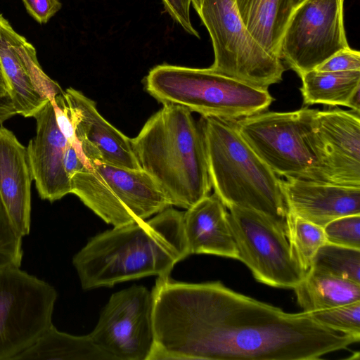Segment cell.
<instances>
[{
    "label": "cell",
    "instance_id": "1",
    "mask_svg": "<svg viewBox=\"0 0 360 360\" xmlns=\"http://www.w3.org/2000/svg\"><path fill=\"white\" fill-rule=\"evenodd\" d=\"M151 292L154 343L148 360H316L360 340L220 281L158 277Z\"/></svg>",
    "mask_w": 360,
    "mask_h": 360
},
{
    "label": "cell",
    "instance_id": "2",
    "mask_svg": "<svg viewBox=\"0 0 360 360\" xmlns=\"http://www.w3.org/2000/svg\"><path fill=\"white\" fill-rule=\"evenodd\" d=\"M183 216L170 206L148 220L114 226L92 237L72 258L82 288L170 276L174 265L189 255Z\"/></svg>",
    "mask_w": 360,
    "mask_h": 360
},
{
    "label": "cell",
    "instance_id": "3",
    "mask_svg": "<svg viewBox=\"0 0 360 360\" xmlns=\"http://www.w3.org/2000/svg\"><path fill=\"white\" fill-rule=\"evenodd\" d=\"M131 143L141 169L154 179L172 206L187 210L210 195L203 134L188 109L162 105Z\"/></svg>",
    "mask_w": 360,
    "mask_h": 360
},
{
    "label": "cell",
    "instance_id": "4",
    "mask_svg": "<svg viewBox=\"0 0 360 360\" xmlns=\"http://www.w3.org/2000/svg\"><path fill=\"white\" fill-rule=\"evenodd\" d=\"M208 172L224 206L262 212L285 231L288 209L281 178L252 150L232 122L201 116Z\"/></svg>",
    "mask_w": 360,
    "mask_h": 360
},
{
    "label": "cell",
    "instance_id": "5",
    "mask_svg": "<svg viewBox=\"0 0 360 360\" xmlns=\"http://www.w3.org/2000/svg\"><path fill=\"white\" fill-rule=\"evenodd\" d=\"M145 88L162 105H180L201 116L229 122L266 111L274 100L268 89L249 85L209 68L158 65L146 77Z\"/></svg>",
    "mask_w": 360,
    "mask_h": 360
},
{
    "label": "cell",
    "instance_id": "6",
    "mask_svg": "<svg viewBox=\"0 0 360 360\" xmlns=\"http://www.w3.org/2000/svg\"><path fill=\"white\" fill-rule=\"evenodd\" d=\"M212 44L213 72L268 89L283 79V61L270 56L247 30L236 0H191Z\"/></svg>",
    "mask_w": 360,
    "mask_h": 360
},
{
    "label": "cell",
    "instance_id": "7",
    "mask_svg": "<svg viewBox=\"0 0 360 360\" xmlns=\"http://www.w3.org/2000/svg\"><path fill=\"white\" fill-rule=\"evenodd\" d=\"M71 193L113 226L146 220L172 206L143 169L94 162L70 177Z\"/></svg>",
    "mask_w": 360,
    "mask_h": 360
},
{
    "label": "cell",
    "instance_id": "8",
    "mask_svg": "<svg viewBox=\"0 0 360 360\" xmlns=\"http://www.w3.org/2000/svg\"><path fill=\"white\" fill-rule=\"evenodd\" d=\"M56 299L49 283L0 264V360H14L53 324Z\"/></svg>",
    "mask_w": 360,
    "mask_h": 360
},
{
    "label": "cell",
    "instance_id": "9",
    "mask_svg": "<svg viewBox=\"0 0 360 360\" xmlns=\"http://www.w3.org/2000/svg\"><path fill=\"white\" fill-rule=\"evenodd\" d=\"M315 109L263 111L232 122L252 150L278 177L314 180L316 160L306 134Z\"/></svg>",
    "mask_w": 360,
    "mask_h": 360
},
{
    "label": "cell",
    "instance_id": "10",
    "mask_svg": "<svg viewBox=\"0 0 360 360\" xmlns=\"http://www.w3.org/2000/svg\"><path fill=\"white\" fill-rule=\"evenodd\" d=\"M228 210L238 259L257 281L294 289L307 271L292 255L284 229L262 212L235 206Z\"/></svg>",
    "mask_w": 360,
    "mask_h": 360
},
{
    "label": "cell",
    "instance_id": "11",
    "mask_svg": "<svg viewBox=\"0 0 360 360\" xmlns=\"http://www.w3.org/2000/svg\"><path fill=\"white\" fill-rule=\"evenodd\" d=\"M344 0H306L294 10L281 43V59L298 76L349 47Z\"/></svg>",
    "mask_w": 360,
    "mask_h": 360
},
{
    "label": "cell",
    "instance_id": "12",
    "mask_svg": "<svg viewBox=\"0 0 360 360\" xmlns=\"http://www.w3.org/2000/svg\"><path fill=\"white\" fill-rule=\"evenodd\" d=\"M151 291L134 285L113 293L89 334L109 360H148L154 343Z\"/></svg>",
    "mask_w": 360,
    "mask_h": 360
},
{
    "label": "cell",
    "instance_id": "13",
    "mask_svg": "<svg viewBox=\"0 0 360 360\" xmlns=\"http://www.w3.org/2000/svg\"><path fill=\"white\" fill-rule=\"evenodd\" d=\"M51 101L60 131L66 138L75 135L90 165L101 162L141 169L131 139L99 113L93 100L70 87L55 96Z\"/></svg>",
    "mask_w": 360,
    "mask_h": 360
},
{
    "label": "cell",
    "instance_id": "14",
    "mask_svg": "<svg viewBox=\"0 0 360 360\" xmlns=\"http://www.w3.org/2000/svg\"><path fill=\"white\" fill-rule=\"evenodd\" d=\"M306 138L316 160L315 181L360 188L359 112L315 109Z\"/></svg>",
    "mask_w": 360,
    "mask_h": 360
},
{
    "label": "cell",
    "instance_id": "15",
    "mask_svg": "<svg viewBox=\"0 0 360 360\" xmlns=\"http://www.w3.org/2000/svg\"><path fill=\"white\" fill-rule=\"evenodd\" d=\"M0 59L16 114L34 117L49 101L63 91L43 71L34 47L13 30L1 13Z\"/></svg>",
    "mask_w": 360,
    "mask_h": 360
},
{
    "label": "cell",
    "instance_id": "16",
    "mask_svg": "<svg viewBox=\"0 0 360 360\" xmlns=\"http://www.w3.org/2000/svg\"><path fill=\"white\" fill-rule=\"evenodd\" d=\"M34 117L37 130L27 147L28 158L39 195L52 202L71 193L63 161L68 141L57 124L51 100Z\"/></svg>",
    "mask_w": 360,
    "mask_h": 360
},
{
    "label": "cell",
    "instance_id": "17",
    "mask_svg": "<svg viewBox=\"0 0 360 360\" xmlns=\"http://www.w3.org/2000/svg\"><path fill=\"white\" fill-rule=\"evenodd\" d=\"M288 212L324 228L347 215L360 214V188L307 179L281 178Z\"/></svg>",
    "mask_w": 360,
    "mask_h": 360
},
{
    "label": "cell",
    "instance_id": "18",
    "mask_svg": "<svg viewBox=\"0 0 360 360\" xmlns=\"http://www.w3.org/2000/svg\"><path fill=\"white\" fill-rule=\"evenodd\" d=\"M33 176L27 147L13 131L0 127V196L23 236L31 224V184Z\"/></svg>",
    "mask_w": 360,
    "mask_h": 360
},
{
    "label": "cell",
    "instance_id": "19",
    "mask_svg": "<svg viewBox=\"0 0 360 360\" xmlns=\"http://www.w3.org/2000/svg\"><path fill=\"white\" fill-rule=\"evenodd\" d=\"M183 228L189 255L206 254L238 259L229 212L214 193L184 212Z\"/></svg>",
    "mask_w": 360,
    "mask_h": 360
},
{
    "label": "cell",
    "instance_id": "20",
    "mask_svg": "<svg viewBox=\"0 0 360 360\" xmlns=\"http://www.w3.org/2000/svg\"><path fill=\"white\" fill-rule=\"evenodd\" d=\"M236 3L252 37L270 56L281 59V39L295 10L294 0H236Z\"/></svg>",
    "mask_w": 360,
    "mask_h": 360
},
{
    "label": "cell",
    "instance_id": "21",
    "mask_svg": "<svg viewBox=\"0 0 360 360\" xmlns=\"http://www.w3.org/2000/svg\"><path fill=\"white\" fill-rule=\"evenodd\" d=\"M303 103L345 106L360 110V70L323 72L312 70L300 77Z\"/></svg>",
    "mask_w": 360,
    "mask_h": 360
},
{
    "label": "cell",
    "instance_id": "22",
    "mask_svg": "<svg viewBox=\"0 0 360 360\" xmlns=\"http://www.w3.org/2000/svg\"><path fill=\"white\" fill-rule=\"evenodd\" d=\"M294 290L304 313L360 301V284L311 268Z\"/></svg>",
    "mask_w": 360,
    "mask_h": 360
},
{
    "label": "cell",
    "instance_id": "23",
    "mask_svg": "<svg viewBox=\"0 0 360 360\" xmlns=\"http://www.w3.org/2000/svg\"><path fill=\"white\" fill-rule=\"evenodd\" d=\"M109 360L89 334L78 336L58 330L52 324L29 348L14 360Z\"/></svg>",
    "mask_w": 360,
    "mask_h": 360
},
{
    "label": "cell",
    "instance_id": "24",
    "mask_svg": "<svg viewBox=\"0 0 360 360\" xmlns=\"http://www.w3.org/2000/svg\"><path fill=\"white\" fill-rule=\"evenodd\" d=\"M285 233L292 255L307 271L318 250L326 243L323 228L288 212Z\"/></svg>",
    "mask_w": 360,
    "mask_h": 360
},
{
    "label": "cell",
    "instance_id": "25",
    "mask_svg": "<svg viewBox=\"0 0 360 360\" xmlns=\"http://www.w3.org/2000/svg\"><path fill=\"white\" fill-rule=\"evenodd\" d=\"M310 268L360 284V249L325 243Z\"/></svg>",
    "mask_w": 360,
    "mask_h": 360
},
{
    "label": "cell",
    "instance_id": "26",
    "mask_svg": "<svg viewBox=\"0 0 360 360\" xmlns=\"http://www.w3.org/2000/svg\"><path fill=\"white\" fill-rule=\"evenodd\" d=\"M307 314L328 328L360 338V301Z\"/></svg>",
    "mask_w": 360,
    "mask_h": 360
},
{
    "label": "cell",
    "instance_id": "27",
    "mask_svg": "<svg viewBox=\"0 0 360 360\" xmlns=\"http://www.w3.org/2000/svg\"><path fill=\"white\" fill-rule=\"evenodd\" d=\"M23 237L0 196V264L20 267L23 257Z\"/></svg>",
    "mask_w": 360,
    "mask_h": 360
},
{
    "label": "cell",
    "instance_id": "28",
    "mask_svg": "<svg viewBox=\"0 0 360 360\" xmlns=\"http://www.w3.org/2000/svg\"><path fill=\"white\" fill-rule=\"evenodd\" d=\"M323 231L326 242L360 249V214L338 218L328 223Z\"/></svg>",
    "mask_w": 360,
    "mask_h": 360
},
{
    "label": "cell",
    "instance_id": "29",
    "mask_svg": "<svg viewBox=\"0 0 360 360\" xmlns=\"http://www.w3.org/2000/svg\"><path fill=\"white\" fill-rule=\"evenodd\" d=\"M314 70L323 72L360 70V53L350 47L342 49Z\"/></svg>",
    "mask_w": 360,
    "mask_h": 360
},
{
    "label": "cell",
    "instance_id": "30",
    "mask_svg": "<svg viewBox=\"0 0 360 360\" xmlns=\"http://www.w3.org/2000/svg\"><path fill=\"white\" fill-rule=\"evenodd\" d=\"M165 9L187 33L197 38L200 35L192 25L190 18L191 0H162Z\"/></svg>",
    "mask_w": 360,
    "mask_h": 360
},
{
    "label": "cell",
    "instance_id": "31",
    "mask_svg": "<svg viewBox=\"0 0 360 360\" xmlns=\"http://www.w3.org/2000/svg\"><path fill=\"white\" fill-rule=\"evenodd\" d=\"M30 15L40 24L46 23L62 7L59 0H22Z\"/></svg>",
    "mask_w": 360,
    "mask_h": 360
},
{
    "label": "cell",
    "instance_id": "32",
    "mask_svg": "<svg viewBox=\"0 0 360 360\" xmlns=\"http://www.w3.org/2000/svg\"><path fill=\"white\" fill-rule=\"evenodd\" d=\"M63 161L65 172L70 179L74 174L86 167L75 148L68 142L65 150Z\"/></svg>",
    "mask_w": 360,
    "mask_h": 360
},
{
    "label": "cell",
    "instance_id": "33",
    "mask_svg": "<svg viewBox=\"0 0 360 360\" xmlns=\"http://www.w3.org/2000/svg\"><path fill=\"white\" fill-rule=\"evenodd\" d=\"M15 115L17 114L11 96L0 89V123H3Z\"/></svg>",
    "mask_w": 360,
    "mask_h": 360
},
{
    "label": "cell",
    "instance_id": "34",
    "mask_svg": "<svg viewBox=\"0 0 360 360\" xmlns=\"http://www.w3.org/2000/svg\"><path fill=\"white\" fill-rule=\"evenodd\" d=\"M0 89L6 91L10 95L11 89L10 85L4 73L1 59H0ZM11 96V95H10Z\"/></svg>",
    "mask_w": 360,
    "mask_h": 360
},
{
    "label": "cell",
    "instance_id": "35",
    "mask_svg": "<svg viewBox=\"0 0 360 360\" xmlns=\"http://www.w3.org/2000/svg\"><path fill=\"white\" fill-rule=\"evenodd\" d=\"M304 1H306V0H294L295 9L296 7H297L299 5H300Z\"/></svg>",
    "mask_w": 360,
    "mask_h": 360
}]
</instances>
